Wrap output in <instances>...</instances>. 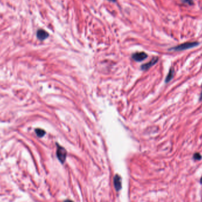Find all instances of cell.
Segmentation results:
<instances>
[{"label": "cell", "mask_w": 202, "mask_h": 202, "mask_svg": "<svg viewBox=\"0 0 202 202\" xmlns=\"http://www.w3.org/2000/svg\"><path fill=\"white\" fill-rule=\"evenodd\" d=\"M174 75V69L173 68H171L168 72V73L166 78V79H165L166 83H168L173 78Z\"/></svg>", "instance_id": "52a82bcc"}, {"label": "cell", "mask_w": 202, "mask_h": 202, "mask_svg": "<svg viewBox=\"0 0 202 202\" xmlns=\"http://www.w3.org/2000/svg\"><path fill=\"white\" fill-rule=\"evenodd\" d=\"M35 132L37 136L40 137V138L43 137L46 134V132L42 129H36L35 130Z\"/></svg>", "instance_id": "ba28073f"}, {"label": "cell", "mask_w": 202, "mask_h": 202, "mask_svg": "<svg viewBox=\"0 0 202 202\" xmlns=\"http://www.w3.org/2000/svg\"><path fill=\"white\" fill-rule=\"evenodd\" d=\"M147 55L145 52H137L132 55V59L136 62H141L147 58Z\"/></svg>", "instance_id": "3957f363"}, {"label": "cell", "mask_w": 202, "mask_h": 202, "mask_svg": "<svg viewBox=\"0 0 202 202\" xmlns=\"http://www.w3.org/2000/svg\"><path fill=\"white\" fill-rule=\"evenodd\" d=\"M58 149L57 152H56V154H57L58 158L60 161V162L62 164L64 163V161H66V158L67 157V151L63 147H60L59 145H58Z\"/></svg>", "instance_id": "7a4b0ae2"}, {"label": "cell", "mask_w": 202, "mask_h": 202, "mask_svg": "<svg viewBox=\"0 0 202 202\" xmlns=\"http://www.w3.org/2000/svg\"><path fill=\"white\" fill-rule=\"evenodd\" d=\"M200 184H202V176L201 177V178H200Z\"/></svg>", "instance_id": "7c38bea8"}, {"label": "cell", "mask_w": 202, "mask_h": 202, "mask_svg": "<svg viewBox=\"0 0 202 202\" xmlns=\"http://www.w3.org/2000/svg\"><path fill=\"white\" fill-rule=\"evenodd\" d=\"M48 36H49V35H48L47 32L43 29H39L37 31V37L40 40H44L46 39Z\"/></svg>", "instance_id": "8992f818"}, {"label": "cell", "mask_w": 202, "mask_h": 202, "mask_svg": "<svg viewBox=\"0 0 202 202\" xmlns=\"http://www.w3.org/2000/svg\"><path fill=\"white\" fill-rule=\"evenodd\" d=\"M108 1L111 2H116V0H108Z\"/></svg>", "instance_id": "4fadbf2b"}, {"label": "cell", "mask_w": 202, "mask_h": 202, "mask_svg": "<svg viewBox=\"0 0 202 202\" xmlns=\"http://www.w3.org/2000/svg\"><path fill=\"white\" fill-rule=\"evenodd\" d=\"M199 101H202V85H201V91L200 93V97H199Z\"/></svg>", "instance_id": "8fae6325"}, {"label": "cell", "mask_w": 202, "mask_h": 202, "mask_svg": "<svg viewBox=\"0 0 202 202\" xmlns=\"http://www.w3.org/2000/svg\"><path fill=\"white\" fill-rule=\"evenodd\" d=\"M181 1L185 3V4H189L190 5H192L194 3H193V0H181Z\"/></svg>", "instance_id": "30bf717a"}, {"label": "cell", "mask_w": 202, "mask_h": 202, "mask_svg": "<svg viewBox=\"0 0 202 202\" xmlns=\"http://www.w3.org/2000/svg\"><path fill=\"white\" fill-rule=\"evenodd\" d=\"M199 45V43L197 42H185L184 43H182L181 45H177L175 47H173L171 48L170 49H169V51H185L189 49H191V48L195 47Z\"/></svg>", "instance_id": "6da1fadb"}, {"label": "cell", "mask_w": 202, "mask_h": 202, "mask_svg": "<svg viewBox=\"0 0 202 202\" xmlns=\"http://www.w3.org/2000/svg\"><path fill=\"white\" fill-rule=\"evenodd\" d=\"M201 158H202V156L201 155V154L199 152H196L193 154V159L195 161H200L201 159Z\"/></svg>", "instance_id": "9c48e42d"}, {"label": "cell", "mask_w": 202, "mask_h": 202, "mask_svg": "<svg viewBox=\"0 0 202 202\" xmlns=\"http://www.w3.org/2000/svg\"><path fill=\"white\" fill-rule=\"evenodd\" d=\"M114 187L117 191H119L122 188V180H121V178L119 175L117 174L114 177Z\"/></svg>", "instance_id": "5b68a950"}, {"label": "cell", "mask_w": 202, "mask_h": 202, "mask_svg": "<svg viewBox=\"0 0 202 202\" xmlns=\"http://www.w3.org/2000/svg\"><path fill=\"white\" fill-rule=\"evenodd\" d=\"M158 57H154L148 63H145L141 66V69L142 70H147L150 69L151 67H152L158 62Z\"/></svg>", "instance_id": "277c9868"}]
</instances>
